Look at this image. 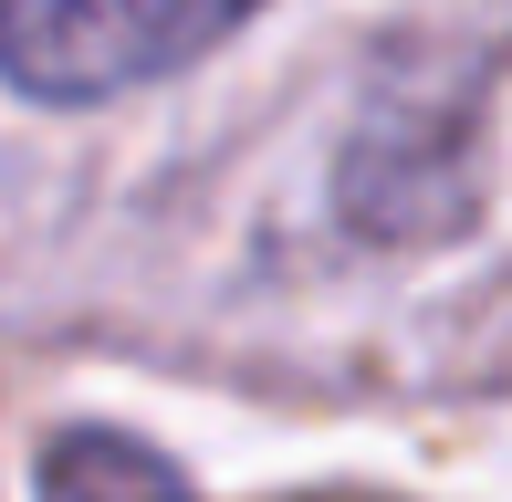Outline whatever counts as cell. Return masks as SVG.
Wrapping results in <instances>:
<instances>
[{
    "label": "cell",
    "mask_w": 512,
    "mask_h": 502,
    "mask_svg": "<svg viewBox=\"0 0 512 502\" xmlns=\"http://www.w3.org/2000/svg\"><path fill=\"white\" fill-rule=\"evenodd\" d=\"M262 0H0V84L32 105H115L199 63Z\"/></svg>",
    "instance_id": "cell-1"
},
{
    "label": "cell",
    "mask_w": 512,
    "mask_h": 502,
    "mask_svg": "<svg viewBox=\"0 0 512 502\" xmlns=\"http://www.w3.org/2000/svg\"><path fill=\"white\" fill-rule=\"evenodd\" d=\"M42 502H199L178 482V461H157L126 429H63L42 461Z\"/></svg>",
    "instance_id": "cell-2"
}]
</instances>
